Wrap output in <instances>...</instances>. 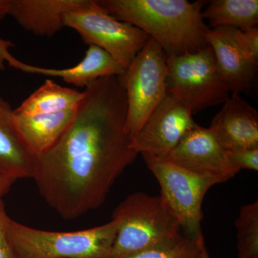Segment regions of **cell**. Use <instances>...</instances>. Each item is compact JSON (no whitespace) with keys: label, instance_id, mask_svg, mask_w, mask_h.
<instances>
[{"label":"cell","instance_id":"17","mask_svg":"<svg viewBox=\"0 0 258 258\" xmlns=\"http://www.w3.org/2000/svg\"><path fill=\"white\" fill-rule=\"evenodd\" d=\"M83 98V91L62 87L52 80L46 79L14 111L19 114L35 115L68 111L77 108Z\"/></svg>","mask_w":258,"mask_h":258},{"label":"cell","instance_id":"7","mask_svg":"<svg viewBox=\"0 0 258 258\" xmlns=\"http://www.w3.org/2000/svg\"><path fill=\"white\" fill-rule=\"evenodd\" d=\"M142 154L147 167L160 184L161 198L186 235L204 237L201 231L202 205L205 195L217 184V181L183 169L167 159Z\"/></svg>","mask_w":258,"mask_h":258},{"label":"cell","instance_id":"3","mask_svg":"<svg viewBox=\"0 0 258 258\" xmlns=\"http://www.w3.org/2000/svg\"><path fill=\"white\" fill-rule=\"evenodd\" d=\"M118 223L74 232L32 228L7 217L8 242L18 258H109Z\"/></svg>","mask_w":258,"mask_h":258},{"label":"cell","instance_id":"11","mask_svg":"<svg viewBox=\"0 0 258 258\" xmlns=\"http://www.w3.org/2000/svg\"><path fill=\"white\" fill-rule=\"evenodd\" d=\"M206 40L213 51L217 68L230 92L239 94L248 90L255 78L257 62L240 46L235 28H210Z\"/></svg>","mask_w":258,"mask_h":258},{"label":"cell","instance_id":"24","mask_svg":"<svg viewBox=\"0 0 258 258\" xmlns=\"http://www.w3.org/2000/svg\"><path fill=\"white\" fill-rule=\"evenodd\" d=\"M15 181L12 178L0 174V201H3V197L8 194Z\"/></svg>","mask_w":258,"mask_h":258},{"label":"cell","instance_id":"6","mask_svg":"<svg viewBox=\"0 0 258 258\" xmlns=\"http://www.w3.org/2000/svg\"><path fill=\"white\" fill-rule=\"evenodd\" d=\"M167 58L162 47L149 37L120 76L127 98L125 130L132 140L167 95Z\"/></svg>","mask_w":258,"mask_h":258},{"label":"cell","instance_id":"21","mask_svg":"<svg viewBox=\"0 0 258 258\" xmlns=\"http://www.w3.org/2000/svg\"><path fill=\"white\" fill-rule=\"evenodd\" d=\"M227 157L231 166L238 172L242 169L258 170V149L227 152Z\"/></svg>","mask_w":258,"mask_h":258},{"label":"cell","instance_id":"18","mask_svg":"<svg viewBox=\"0 0 258 258\" xmlns=\"http://www.w3.org/2000/svg\"><path fill=\"white\" fill-rule=\"evenodd\" d=\"M212 28L229 27L245 30L258 24L257 0H213L202 13Z\"/></svg>","mask_w":258,"mask_h":258},{"label":"cell","instance_id":"12","mask_svg":"<svg viewBox=\"0 0 258 258\" xmlns=\"http://www.w3.org/2000/svg\"><path fill=\"white\" fill-rule=\"evenodd\" d=\"M210 128L227 152L258 149L257 111L238 93L224 103Z\"/></svg>","mask_w":258,"mask_h":258},{"label":"cell","instance_id":"19","mask_svg":"<svg viewBox=\"0 0 258 258\" xmlns=\"http://www.w3.org/2000/svg\"><path fill=\"white\" fill-rule=\"evenodd\" d=\"M125 258H210L204 237L180 235L172 240Z\"/></svg>","mask_w":258,"mask_h":258},{"label":"cell","instance_id":"23","mask_svg":"<svg viewBox=\"0 0 258 258\" xmlns=\"http://www.w3.org/2000/svg\"><path fill=\"white\" fill-rule=\"evenodd\" d=\"M8 214L3 201H0V258H18L8 242L5 230Z\"/></svg>","mask_w":258,"mask_h":258},{"label":"cell","instance_id":"9","mask_svg":"<svg viewBox=\"0 0 258 258\" xmlns=\"http://www.w3.org/2000/svg\"><path fill=\"white\" fill-rule=\"evenodd\" d=\"M197 125L191 112L167 93L133 139L132 147L138 154L166 159Z\"/></svg>","mask_w":258,"mask_h":258},{"label":"cell","instance_id":"4","mask_svg":"<svg viewBox=\"0 0 258 258\" xmlns=\"http://www.w3.org/2000/svg\"><path fill=\"white\" fill-rule=\"evenodd\" d=\"M112 220L118 223V229L109 258L128 257L182 234L161 197L144 192L127 197L115 209Z\"/></svg>","mask_w":258,"mask_h":258},{"label":"cell","instance_id":"26","mask_svg":"<svg viewBox=\"0 0 258 258\" xmlns=\"http://www.w3.org/2000/svg\"><path fill=\"white\" fill-rule=\"evenodd\" d=\"M10 0H0V23L8 15Z\"/></svg>","mask_w":258,"mask_h":258},{"label":"cell","instance_id":"25","mask_svg":"<svg viewBox=\"0 0 258 258\" xmlns=\"http://www.w3.org/2000/svg\"><path fill=\"white\" fill-rule=\"evenodd\" d=\"M13 43L9 40H4L0 37V70H4L5 68V60L3 50L6 47H13Z\"/></svg>","mask_w":258,"mask_h":258},{"label":"cell","instance_id":"8","mask_svg":"<svg viewBox=\"0 0 258 258\" xmlns=\"http://www.w3.org/2000/svg\"><path fill=\"white\" fill-rule=\"evenodd\" d=\"M64 25L76 30L88 46L106 51L125 70L149 38L140 29L107 13L97 1L88 9L68 13Z\"/></svg>","mask_w":258,"mask_h":258},{"label":"cell","instance_id":"13","mask_svg":"<svg viewBox=\"0 0 258 258\" xmlns=\"http://www.w3.org/2000/svg\"><path fill=\"white\" fill-rule=\"evenodd\" d=\"M10 47H6L3 51L5 62L10 67L26 74L59 77L64 82L79 88L87 87L101 78L122 76L125 71L108 52L94 45L88 47L84 57L79 64L62 69H47L25 63L12 55Z\"/></svg>","mask_w":258,"mask_h":258},{"label":"cell","instance_id":"10","mask_svg":"<svg viewBox=\"0 0 258 258\" xmlns=\"http://www.w3.org/2000/svg\"><path fill=\"white\" fill-rule=\"evenodd\" d=\"M168 161L217 184L232 179L238 171L229 161L227 152L210 128L197 125L168 156Z\"/></svg>","mask_w":258,"mask_h":258},{"label":"cell","instance_id":"14","mask_svg":"<svg viewBox=\"0 0 258 258\" xmlns=\"http://www.w3.org/2000/svg\"><path fill=\"white\" fill-rule=\"evenodd\" d=\"M94 0H10L8 15L24 30L50 37L64 28V16L88 9Z\"/></svg>","mask_w":258,"mask_h":258},{"label":"cell","instance_id":"15","mask_svg":"<svg viewBox=\"0 0 258 258\" xmlns=\"http://www.w3.org/2000/svg\"><path fill=\"white\" fill-rule=\"evenodd\" d=\"M13 115L9 102L0 96V174L16 181L32 178L35 157L19 135Z\"/></svg>","mask_w":258,"mask_h":258},{"label":"cell","instance_id":"16","mask_svg":"<svg viewBox=\"0 0 258 258\" xmlns=\"http://www.w3.org/2000/svg\"><path fill=\"white\" fill-rule=\"evenodd\" d=\"M76 108L35 115L19 114L14 111L13 121L24 143L36 157L60 138L74 120Z\"/></svg>","mask_w":258,"mask_h":258},{"label":"cell","instance_id":"22","mask_svg":"<svg viewBox=\"0 0 258 258\" xmlns=\"http://www.w3.org/2000/svg\"><path fill=\"white\" fill-rule=\"evenodd\" d=\"M235 35L240 46L253 60H258V28L240 30L235 29Z\"/></svg>","mask_w":258,"mask_h":258},{"label":"cell","instance_id":"20","mask_svg":"<svg viewBox=\"0 0 258 258\" xmlns=\"http://www.w3.org/2000/svg\"><path fill=\"white\" fill-rule=\"evenodd\" d=\"M237 258H258V203L243 205L235 220Z\"/></svg>","mask_w":258,"mask_h":258},{"label":"cell","instance_id":"2","mask_svg":"<svg viewBox=\"0 0 258 258\" xmlns=\"http://www.w3.org/2000/svg\"><path fill=\"white\" fill-rule=\"evenodd\" d=\"M113 18L131 24L159 44L167 57L208 47L202 10L206 2L187 0H99Z\"/></svg>","mask_w":258,"mask_h":258},{"label":"cell","instance_id":"5","mask_svg":"<svg viewBox=\"0 0 258 258\" xmlns=\"http://www.w3.org/2000/svg\"><path fill=\"white\" fill-rule=\"evenodd\" d=\"M166 91L192 114L225 103L229 88L210 46L192 53L167 58Z\"/></svg>","mask_w":258,"mask_h":258},{"label":"cell","instance_id":"1","mask_svg":"<svg viewBox=\"0 0 258 258\" xmlns=\"http://www.w3.org/2000/svg\"><path fill=\"white\" fill-rule=\"evenodd\" d=\"M83 92L69 128L35 157L32 176L45 201L66 220L101 207L139 154L125 130L127 98L121 76L96 80Z\"/></svg>","mask_w":258,"mask_h":258}]
</instances>
